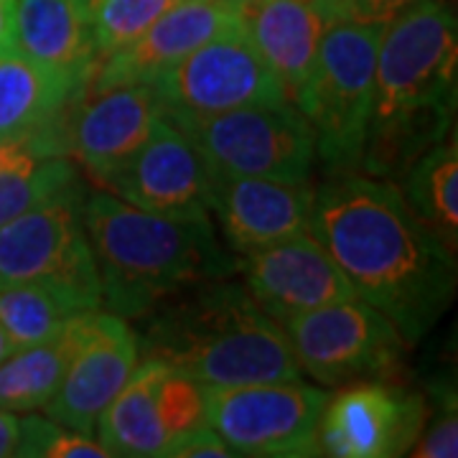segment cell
Returning <instances> with one entry per match:
<instances>
[{
    "instance_id": "3",
    "label": "cell",
    "mask_w": 458,
    "mask_h": 458,
    "mask_svg": "<svg viewBox=\"0 0 458 458\" xmlns=\"http://www.w3.org/2000/svg\"><path fill=\"white\" fill-rule=\"evenodd\" d=\"M138 334L140 357L194 377L207 390L301 379L288 334L242 283L204 280L158 301Z\"/></svg>"
},
{
    "instance_id": "4",
    "label": "cell",
    "mask_w": 458,
    "mask_h": 458,
    "mask_svg": "<svg viewBox=\"0 0 458 458\" xmlns=\"http://www.w3.org/2000/svg\"><path fill=\"white\" fill-rule=\"evenodd\" d=\"M84 229L102 280V309L123 318H140L168 295L237 270L212 219L146 212L110 191L84 197Z\"/></svg>"
},
{
    "instance_id": "8",
    "label": "cell",
    "mask_w": 458,
    "mask_h": 458,
    "mask_svg": "<svg viewBox=\"0 0 458 458\" xmlns=\"http://www.w3.org/2000/svg\"><path fill=\"white\" fill-rule=\"evenodd\" d=\"M328 393L301 379L207 390V423L234 456H318Z\"/></svg>"
},
{
    "instance_id": "10",
    "label": "cell",
    "mask_w": 458,
    "mask_h": 458,
    "mask_svg": "<svg viewBox=\"0 0 458 458\" xmlns=\"http://www.w3.org/2000/svg\"><path fill=\"white\" fill-rule=\"evenodd\" d=\"M150 87L161 102V114L174 125L285 99L276 74L262 62L240 23L183 56Z\"/></svg>"
},
{
    "instance_id": "23",
    "label": "cell",
    "mask_w": 458,
    "mask_h": 458,
    "mask_svg": "<svg viewBox=\"0 0 458 458\" xmlns=\"http://www.w3.org/2000/svg\"><path fill=\"white\" fill-rule=\"evenodd\" d=\"M403 197L451 250L458 242V143L445 135L400 176Z\"/></svg>"
},
{
    "instance_id": "32",
    "label": "cell",
    "mask_w": 458,
    "mask_h": 458,
    "mask_svg": "<svg viewBox=\"0 0 458 458\" xmlns=\"http://www.w3.org/2000/svg\"><path fill=\"white\" fill-rule=\"evenodd\" d=\"M11 47V0H0V49Z\"/></svg>"
},
{
    "instance_id": "31",
    "label": "cell",
    "mask_w": 458,
    "mask_h": 458,
    "mask_svg": "<svg viewBox=\"0 0 458 458\" xmlns=\"http://www.w3.org/2000/svg\"><path fill=\"white\" fill-rule=\"evenodd\" d=\"M18 433H21V420L11 410L0 408V458L16 456Z\"/></svg>"
},
{
    "instance_id": "34",
    "label": "cell",
    "mask_w": 458,
    "mask_h": 458,
    "mask_svg": "<svg viewBox=\"0 0 458 458\" xmlns=\"http://www.w3.org/2000/svg\"><path fill=\"white\" fill-rule=\"evenodd\" d=\"M74 3H77V5H80V8H82L84 13H87V16H89V11H92V8H95V3H98V0H74Z\"/></svg>"
},
{
    "instance_id": "22",
    "label": "cell",
    "mask_w": 458,
    "mask_h": 458,
    "mask_svg": "<svg viewBox=\"0 0 458 458\" xmlns=\"http://www.w3.org/2000/svg\"><path fill=\"white\" fill-rule=\"evenodd\" d=\"M80 339V313L49 342L18 346L8 360L0 361V408L11 412H31L47 408L64 377L72 352Z\"/></svg>"
},
{
    "instance_id": "26",
    "label": "cell",
    "mask_w": 458,
    "mask_h": 458,
    "mask_svg": "<svg viewBox=\"0 0 458 458\" xmlns=\"http://www.w3.org/2000/svg\"><path fill=\"white\" fill-rule=\"evenodd\" d=\"M176 3L179 0H98L89 11L98 62L131 47Z\"/></svg>"
},
{
    "instance_id": "20",
    "label": "cell",
    "mask_w": 458,
    "mask_h": 458,
    "mask_svg": "<svg viewBox=\"0 0 458 458\" xmlns=\"http://www.w3.org/2000/svg\"><path fill=\"white\" fill-rule=\"evenodd\" d=\"M11 47L80 92L98 64L89 16L74 0H11Z\"/></svg>"
},
{
    "instance_id": "17",
    "label": "cell",
    "mask_w": 458,
    "mask_h": 458,
    "mask_svg": "<svg viewBox=\"0 0 458 458\" xmlns=\"http://www.w3.org/2000/svg\"><path fill=\"white\" fill-rule=\"evenodd\" d=\"M161 120L150 84H125L98 95H77L66 117V143L89 179L107 183L148 140Z\"/></svg>"
},
{
    "instance_id": "25",
    "label": "cell",
    "mask_w": 458,
    "mask_h": 458,
    "mask_svg": "<svg viewBox=\"0 0 458 458\" xmlns=\"http://www.w3.org/2000/svg\"><path fill=\"white\" fill-rule=\"evenodd\" d=\"M80 181L69 156L29 158L0 171V227Z\"/></svg>"
},
{
    "instance_id": "33",
    "label": "cell",
    "mask_w": 458,
    "mask_h": 458,
    "mask_svg": "<svg viewBox=\"0 0 458 458\" xmlns=\"http://www.w3.org/2000/svg\"><path fill=\"white\" fill-rule=\"evenodd\" d=\"M16 349H18L16 344L11 342V336H8V334L3 331V327H0V361L8 360V357H11V354L16 352Z\"/></svg>"
},
{
    "instance_id": "19",
    "label": "cell",
    "mask_w": 458,
    "mask_h": 458,
    "mask_svg": "<svg viewBox=\"0 0 458 458\" xmlns=\"http://www.w3.org/2000/svg\"><path fill=\"white\" fill-rule=\"evenodd\" d=\"M237 18L285 99L301 110L318 62L327 16L306 0H237Z\"/></svg>"
},
{
    "instance_id": "18",
    "label": "cell",
    "mask_w": 458,
    "mask_h": 458,
    "mask_svg": "<svg viewBox=\"0 0 458 458\" xmlns=\"http://www.w3.org/2000/svg\"><path fill=\"white\" fill-rule=\"evenodd\" d=\"M313 189L309 181L214 176L212 214L232 252L245 255L311 229Z\"/></svg>"
},
{
    "instance_id": "29",
    "label": "cell",
    "mask_w": 458,
    "mask_h": 458,
    "mask_svg": "<svg viewBox=\"0 0 458 458\" xmlns=\"http://www.w3.org/2000/svg\"><path fill=\"white\" fill-rule=\"evenodd\" d=\"M168 458H229L234 456L229 451V445L216 433H214L209 426H201L186 436H181L179 441L171 443L168 451H165Z\"/></svg>"
},
{
    "instance_id": "12",
    "label": "cell",
    "mask_w": 458,
    "mask_h": 458,
    "mask_svg": "<svg viewBox=\"0 0 458 458\" xmlns=\"http://www.w3.org/2000/svg\"><path fill=\"white\" fill-rule=\"evenodd\" d=\"M140 361L138 334L128 318L110 311L80 313V339L62 385L47 403V415L62 426L95 436L102 410L128 382Z\"/></svg>"
},
{
    "instance_id": "7",
    "label": "cell",
    "mask_w": 458,
    "mask_h": 458,
    "mask_svg": "<svg viewBox=\"0 0 458 458\" xmlns=\"http://www.w3.org/2000/svg\"><path fill=\"white\" fill-rule=\"evenodd\" d=\"M197 146L214 176H252L303 183L316 158L306 114L288 99L247 105L176 125Z\"/></svg>"
},
{
    "instance_id": "35",
    "label": "cell",
    "mask_w": 458,
    "mask_h": 458,
    "mask_svg": "<svg viewBox=\"0 0 458 458\" xmlns=\"http://www.w3.org/2000/svg\"><path fill=\"white\" fill-rule=\"evenodd\" d=\"M3 285H8V283H5V280L0 278V288H3Z\"/></svg>"
},
{
    "instance_id": "6",
    "label": "cell",
    "mask_w": 458,
    "mask_h": 458,
    "mask_svg": "<svg viewBox=\"0 0 458 458\" xmlns=\"http://www.w3.org/2000/svg\"><path fill=\"white\" fill-rule=\"evenodd\" d=\"M82 181L0 227V278L56 293L77 311L102 309V280L84 229Z\"/></svg>"
},
{
    "instance_id": "24",
    "label": "cell",
    "mask_w": 458,
    "mask_h": 458,
    "mask_svg": "<svg viewBox=\"0 0 458 458\" xmlns=\"http://www.w3.org/2000/svg\"><path fill=\"white\" fill-rule=\"evenodd\" d=\"M77 313L82 311L41 285L8 283L0 288V327L16 346L49 342Z\"/></svg>"
},
{
    "instance_id": "1",
    "label": "cell",
    "mask_w": 458,
    "mask_h": 458,
    "mask_svg": "<svg viewBox=\"0 0 458 458\" xmlns=\"http://www.w3.org/2000/svg\"><path fill=\"white\" fill-rule=\"evenodd\" d=\"M311 234L354 293L420 342L456 298V250L410 209L394 181L331 174L313 191Z\"/></svg>"
},
{
    "instance_id": "21",
    "label": "cell",
    "mask_w": 458,
    "mask_h": 458,
    "mask_svg": "<svg viewBox=\"0 0 458 458\" xmlns=\"http://www.w3.org/2000/svg\"><path fill=\"white\" fill-rule=\"evenodd\" d=\"M80 95L13 47L0 49V140H16L62 120Z\"/></svg>"
},
{
    "instance_id": "27",
    "label": "cell",
    "mask_w": 458,
    "mask_h": 458,
    "mask_svg": "<svg viewBox=\"0 0 458 458\" xmlns=\"http://www.w3.org/2000/svg\"><path fill=\"white\" fill-rule=\"evenodd\" d=\"M16 456L26 458H110L107 448L80 430L62 426L51 418L29 415L21 420Z\"/></svg>"
},
{
    "instance_id": "13",
    "label": "cell",
    "mask_w": 458,
    "mask_h": 458,
    "mask_svg": "<svg viewBox=\"0 0 458 458\" xmlns=\"http://www.w3.org/2000/svg\"><path fill=\"white\" fill-rule=\"evenodd\" d=\"M105 191L146 212L212 219V171L186 132L164 114L138 153L107 179Z\"/></svg>"
},
{
    "instance_id": "14",
    "label": "cell",
    "mask_w": 458,
    "mask_h": 458,
    "mask_svg": "<svg viewBox=\"0 0 458 458\" xmlns=\"http://www.w3.org/2000/svg\"><path fill=\"white\" fill-rule=\"evenodd\" d=\"M428 420L426 400L382 379L349 382L328 397L318 420V451L336 458H390L412 448Z\"/></svg>"
},
{
    "instance_id": "5",
    "label": "cell",
    "mask_w": 458,
    "mask_h": 458,
    "mask_svg": "<svg viewBox=\"0 0 458 458\" xmlns=\"http://www.w3.org/2000/svg\"><path fill=\"white\" fill-rule=\"evenodd\" d=\"M382 26L331 21L301 113L311 123L316 156L331 174L357 171L375 107V59Z\"/></svg>"
},
{
    "instance_id": "16",
    "label": "cell",
    "mask_w": 458,
    "mask_h": 458,
    "mask_svg": "<svg viewBox=\"0 0 458 458\" xmlns=\"http://www.w3.org/2000/svg\"><path fill=\"white\" fill-rule=\"evenodd\" d=\"M237 23V0H179L131 47L99 59L80 95L87 98L125 84H153L183 56Z\"/></svg>"
},
{
    "instance_id": "2",
    "label": "cell",
    "mask_w": 458,
    "mask_h": 458,
    "mask_svg": "<svg viewBox=\"0 0 458 458\" xmlns=\"http://www.w3.org/2000/svg\"><path fill=\"white\" fill-rule=\"evenodd\" d=\"M456 72L458 26L445 0H418L382 26L361 174L400 179L454 131Z\"/></svg>"
},
{
    "instance_id": "9",
    "label": "cell",
    "mask_w": 458,
    "mask_h": 458,
    "mask_svg": "<svg viewBox=\"0 0 458 458\" xmlns=\"http://www.w3.org/2000/svg\"><path fill=\"white\" fill-rule=\"evenodd\" d=\"M283 328L301 372L327 387L390 377L408 346L393 321L357 295L298 313Z\"/></svg>"
},
{
    "instance_id": "11",
    "label": "cell",
    "mask_w": 458,
    "mask_h": 458,
    "mask_svg": "<svg viewBox=\"0 0 458 458\" xmlns=\"http://www.w3.org/2000/svg\"><path fill=\"white\" fill-rule=\"evenodd\" d=\"M207 423V387L194 377L143 357L95 423L110 456H165L168 445Z\"/></svg>"
},
{
    "instance_id": "28",
    "label": "cell",
    "mask_w": 458,
    "mask_h": 458,
    "mask_svg": "<svg viewBox=\"0 0 458 458\" xmlns=\"http://www.w3.org/2000/svg\"><path fill=\"white\" fill-rule=\"evenodd\" d=\"M418 458H456L458 456V415L456 403L443 400L438 415L423 426L408 451Z\"/></svg>"
},
{
    "instance_id": "30",
    "label": "cell",
    "mask_w": 458,
    "mask_h": 458,
    "mask_svg": "<svg viewBox=\"0 0 458 458\" xmlns=\"http://www.w3.org/2000/svg\"><path fill=\"white\" fill-rule=\"evenodd\" d=\"M415 3L418 0H342L344 18L361 21V23H377V26H385L387 21L400 16Z\"/></svg>"
},
{
    "instance_id": "15",
    "label": "cell",
    "mask_w": 458,
    "mask_h": 458,
    "mask_svg": "<svg viewBox=\"0 0 458 458\" xmlns=\"http://www.w3.org/2000/svg\"><path fill=\"white\" fill-rule=\"evenodd\" d=\"M234 273L242 276L247 293L278 324L357 295L311 229L240 255Z\"/></svg>"
}]
</instances>
